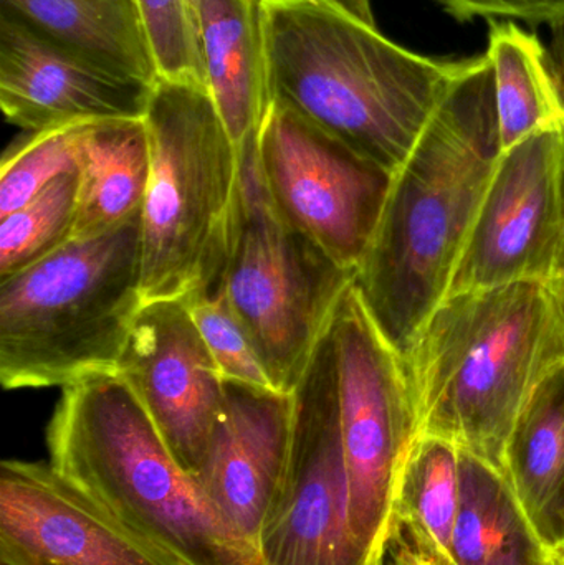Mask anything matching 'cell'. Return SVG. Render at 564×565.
<instances>
[{
    "instance_id": "3957f363",
    "label": "cell",
    "mask_w": 564,
    "mask_h": 565,
    "mask_svg": "<svg viewBox=\"0 0 564 565\" xmlns=\"http://www.w3.org/2000/svg\"><path fill=\"white\" fill-rule=\"evenodd\" d=\"M564 362V299L549 281L447 296L404 355L417 437L450 441L503 471L513 428Z\"/></svg>"
},
{
    "instance_id": "d6a6232c",
    "label": "cell",
    "mask_w": 564,
    "mask_h": 565,
    "mask_svg": "<svg viewBox=\"0 0 564 565\" xmlns=\"http://www.w3.org/2000/svg\"><path fill=\"white\" fill-rule=\"evenodd\" d=\"M550 565H564V559H562V557H558V556H553V554H552V559H550Z\"/></svg>"
},
{
    "instance_id": "5bb4252c",
    "label": "cell",
    "mask_w": 564,
    "mask_h": 565,
    "mask_svg": "<svg viewBox=\"0 0 564 565\" xmlns=\"http://www.w3.org/2000/svg\"><path fill=\"white\" fill-rule=\"evenodd\" d=\"M152 86L116 75L0 12V108L25 131L145 119Z\"/></svg>"
},
{
    "instance_id": "52a82bcc",
    "label": "cell",
    "mask_w": 564,
    "mask_h": 565,
    "mask_svg": "<svg viewBox=\"0 0 564 565\" xmlns=\"http://www.w3.org/2000/svg\"><path fill=\"white\" fill-rule=\"evenodd\" d=\"M238 149L241 188L222 288L275 391L291 394L357 271L278 214L258 171L257 138Z\"/></svg>"
},
{
    "instance_id": "1f68e13d",
    "label": "cell",
    "mask_w": 564,
    "mask_h": 565,
    "mask_svg": "<svg viewBox=\"0 0 564 565\" xmlns=\"http://www.w3.org/2000/svg\"><path fill=\"white\" fill-rule=\"evenodd\" d=\"M553 556H558L564 559V513L562 518V524H560V536L556 541V546L552 551Z\"/></svg>"
},
{
    "instance_id": "4fadbf2b",
    "label": "cell",
    "mask_w": 564,
    "mask_h": 565,
    "mask_svg": "<svg viewBox=\"0 0 564 565\" xmlns=\"http://www.w3.org/2000/svg\"><path fill=\"white\" fill-rule=\"evenodd\" d=\"M2 565H178L70 487L46 461L0 467Z\"/></svg>"
},
{
    "instance_id": "d6986e66",
    "label": "cell",
    "mask_w": 564,
    "mask_h": 565,
    "mask_svg": "<svg viewBox=\"0 0 564 565\" xmlns=\"http://www.w3.org/2000/svg\"><path fill=\"white\" fill-rule=\"evenodd\" d=\"M0 12L116 75L158 82L129 0H0Z\"/></svg>"
},
{
    "instance_id": "e0dca14e",
    "label": "cell",
    "mask_w": 564,
    "mask_h": 565,
    "mask_svg": "<svg viewBox=\"0 0 564 565\" xmlns=\"http://www.w3.org/2000/svg\"><path fill=\"white\" fill-rule=\"evenodd\" d=\"M76 164L78 207L72 241H85L141 211L151 172L145 119L86 122Z\"/></svg>"
},
{
    "instance_id": "9a60e30c",
    "label": "cell",
    "mask_w": 564,
    "mask_h": 565,
    "mask_svg": "<svg viewBox=\"0 0 564 565\" xmlns=\"http://www.w3.org/2000/svg\"><path fill=\"white\" fill-rule=\"evenodd\" d=\"M291 431L294 395L225 381L224 415L195 478L232 530L257 551L284 493Z\"/></svg>"
},
{
    "instance_id": "cb8c5ba5",
    "label": "cell",
    "mask_w": 564,
    "mask_h": 565,
    "mask_svg": "<svg viewBox=\"0 0 564 565\" xmlns=\"http://www.w3.org/2000/svg\"><path fill=\"white\" fill-rule=\"evenodd\" d=\"M158 79L207 89L191 0H129ZM209 92V89H207Z\"/></svg>"
},
{
    "instance_id": "6da1fadb",
    "label": "cell",
    "mask_w": 564,
    "mask_h": 565,
    "mask_svg": "<svg viewBox=\"0 0 564 565\" xmlns=\"http://www.w3.org/2000/svg\"><path fill=\"white\" fill-rule=\"evenodd\" d=\"M500 149L492 66L470 56L409 158L394 172L354 286L406 355L450 282L492 182Z\"/></svg>"
},
{
    "instance_id": "4316f807",
    "label": "cell",
    "mask_w": 564,
    "mask_h": 565,
    "mask_svg": "<svg viewBox=\"0 0 564 565\" xmlns=\"http://www.w3.org/2000/svg\"><path fill=\"white\" fill-rule=\"evenodd\" d=\"M459 22L513 20L529 25L564 26V0H437Z\"/></svg>"
},
{
    "instance_id": "2e32d148",
    "label": "cell",
    "mask_w": 564,
    "mask_h": 565,
    "mask_svg": "<svg viewBox=\"0 0 564 565\" xmlns=\"http://www.w3.org/2000/svg\"><path fill=\"white\" fill-rule=\"evenodd\" d=\"M209 95L237 148L270 108L262 0H191Z\"/></svg>"
},
{
    "instance_id": "277c9868",
    "label": "cell",
    "mask_w": 564,
    "mask_h": 565,
    "mask_svg": "<svg viewBox=\"0 0 564 565\" xmlns=\"http://www.w3.org/2000/svg\"><path fill=\"white\" fill-rule=\"evenodd\" d=\"M49 463L89 503L178 565H264L181 467L116 374L63 387Z\"/></svg>"
},
{
    "instance_id": "603a6c76",
    "label": "cell",
    "mask_w": 564,
    "mask_h": 565,
    "mask_svg": "<svg viewBox=\"0 0 564 565\" xmlns=\"http://www.w3.org/2000/svg\"><path fill=\"white\" fill-rule=\"evenodd\" d=\"M78 207V168L53 181L23 207L0 217V280L72 242Z\"/></svg>"
},
{
    "instance_id": "f546056e",
    "label": "cell",
    "mask_w": 564,
    "mask_h": 565,
    "mask_svg": "<svg viewBox=\"0 0 564 565\" xmlns=\"http://www.w3.org/2000/svg\"><path fill=\"white\" fill-rule=\"evenodd\" d=\"M330 2L337 3V6L343 7V9L350 10V12L357 13V15L363 17V19L374 20L370 0H330Z\"/></svg>"
},
{
    "instance_id": "83f0119b",
    "label": "cell",
    "mask_w": 564,
    "mask_h": 565,
    "mask_svg": "<svg viewBox=\"0 0 564 565\" xmlns=\"http://www.w3.org/2000/svg\"><path fill=\"white\" fill-rule=\"evenodd\" d=\"M390 531L393 533V536L400 541L401 546L404 547L407 556H409L411 563L414 565H454L450 563L449 557L444 556L439 551L414 540L400 524H391Z\"/></svg>"
},
{
    "instance_id": "7c38bea8",
    "label": "cell",
    "mask_w": 564,
    "mask_h": 565,
    "mask_svg": "<svg viewBox=\"0 0 564 565\" xmlns=\"http://www.w3.org/2000/svg\"><path fill=\"white\" fill-rule=\"evenodd\" d=\"M169 450L198 477L225 411V381L184 299L142 306L116 365Z\"/></svg>"
},
{
    "instance_id": "7a4b0ae2",
    "label": "cell",
    "mask_w": 564,
    "mask_h": 565,
    "mask_svg": "<svg viewBox=\"0 0 564 565\" xmlns=\"http://www.w3.org/2000/svg\"><path fill=\"white\" fill-rule=\"evenodd\" d=\"M272 102L393 175L469 58L421 55L330 0H262Z\"/></svg>"
},
{
    "instance_id": "ba28073f",
    "label": "cell",
    "mask_w": 564,
    "mask_h": 565,
    "mask_svg": "<svg viewBox=\"0 0 564 565\" xmlns=\"http://www.w3.org/2000/svg\"><path fill=\"white\" fill-rule=\"evenodd\" d=\"M330 332L351 533L373 565L390 533L397 477L417 438L416 412L404 358L371 318L354 282L338 305Z\"/></svg>"
},
{
    "instance_id": "4dcf8cb0",
    "label": "cell",
    "mask_w": 564,
    "mask_h": 565,
    "mask_svg": "<svg viewBox=\"0 0 564 565\" xmlns=\"http://www.w3.org/2000/svg\"><path fill=\"white\" fill-rule=\"evenodd\" d=\"M553 285L558 288L560 295H562L564 299V235L562 242V250H560L558 270H556V277L555 280H553Z\"/></svg>"
},
{
    "instance_id": "ffe728a7",
    "label": "cell",
    "mask_w": 564,
    "mask_h": 565,
    "mask_svg": "<svg viewBox=\"0 0 564 565\" xmlns=\"http://www.w3.org/2000/svg\"><path fill=\"white\" fill-rule=\"evenodd\" d=\"M503 473L552 553L564 513V362L523 408L507 445Z\"/></svg>"
},
{
    "instance_id": "484cf974",
    "label": "cell",
    "mask_w": 564,
    "mask_h": 565,
    "mask_svg": "<svg viewBox=\"0 0 564 565\" xmlns=\"http://www.w3.org/2000/svg\"><path fill=\"white\" fill-rule=\"evenodd\" d=\"M185 302L224 381L274 388L251 334L235 315L222 286L217 291Z\"/></svg>"
},
{
    "instance_id": "5b68a950",
    "label": "cell",
    "mask_w": 564,
    "mask_h": 565,
    "mask_svg": "<svg viewBox=\"0 0 564 565\" xmlns=\"http://www.w3.org/2000/svg\"><path fill=\"white\" fill-rule=\"evenodd\" d=\"M141 211L0 280V381L7 391L68 387L116 374L145 306Z\"/></svg>"
},
{
    "instance_id": "f1b7e54d",
    "label": "cell",
    "mask_w": 564,
    "mask_h": 565,
    "mask_svg": "<svg viewBox=\"0 0 564 565\" xmlns=\"http://www.w3.org/2000/svg\"><path fill=\"white\" fill-rule=\"evenodd\" d=\"M549 50L550 62H552V68L555 72L556 83H558L564 102V26L553 29V43Z\"/></svg>"
},
{
    "instance_id": "d4e9b609",
    "label": "cell",
    "mask_w": 564,
    "mask_h": 565,
    "mask_svg": "<svg viewBox=\"0 0 564 565\" xmlns=\"http://www.w3.org/2000/svg\"><path fill=\"white\" fill-rule=\"evenodd\" d=\"M85 125L33 132L6 152L0 168V217L23 207L53 181L78 168V138Z\"/></svg>"
},
{
    "instance_id": "9c48e42d",
    "label": "cell",
    "mask_w": 564,
    "mask_h": 565,
    "mask_svg": "<svg viewBox=\"0 0 564 565\" xmlns=\"http://www.w3.org/2000/svg\"><path fill=\"white\" fill-rule=\"evenodd\" d=\"M291 395L290 465L284 493L258 544L262 563L368 565L351 533L337 358L330 329Z\"/></svg>"
},
{
    "instance_id": "30bf717a",
    "label": "cell",
    "mask_w": 564,
    "mask_h": 565,
    "mask_svg": "<svg viewBox=\"0 0 564 565\" xmlns=\"http://www.w3.org/2000/svg\"><path fill=\"white\" fill-rule=\"evenodd\" d=\"M257 164L278 214L357 271L393 175L277 102L258 132Z\"/></svg>"
},
{
    "instance_id": "44dd1931",
    "label": "cell",
    "mask_w": 564,
    "mask_h": 565,
    "mask_svg": "<svg viewBox=\"0 0 564 565\" xmlns=\"http://www.w3.org/2000/svg\"><path fill=\"white\" fill-rule=\"evenodd\" d=\"M487 39L503 154L535 132L562 128L564 102L539 35L513 20H489Z\"/></svg>"
},
{
    "instance_id": "7402d4cb",
    "label": "cell",
    "mask_w": 564,
    "mask_h": 565,
    "mask_svg": "<svg viewBox=\"0 0 564 565\" xmlns=\"http://www.w3.org/2000/svg\"><path fill=\"white\" fill-rule=\"evenodd\" d=\"M459 498V448L444 438L417 437L397 477L391 523L449 557Z\"/></svg>"
},
{
    "instance_id": "8fae6325",
    "label": "cell",
    "mask_w": 564,
    "mask_h": 565,
    "mask_svg": "<svg viewBox=\"0 0 564 565\" xmlns=\"http://www.w3.org/2000/svg\"><path fill=\"white\" fill-rule=\"evenodd\" d=\"M564 235V126L503 152L447 296L553 282Z\"/></svg>"
},
{
    "instance_id": "ac0fdd59",
    "label": "cell",
    "mask_w": 564,
    "mask_h": 565,
    "mask_svg": "<svg viewBox=\"0 0 564 565\" xmlns=\"http://www.w3.org/2000/svg\"><path fill=\"white\" fill-rule=\"evenodd\" d=\"M460 498L449 559L454 565H550L552 553L509 478L460 450Z\"/></svg>"
},
{
    "instance_id": "8992f818",
    "label": "cell",
    "mask_w": 564,
    "mask_h": 565,
    "mask_svg": "<svg viewBox=\"0 0 564 565\" xmlns=\"http://www.w3.org/2000/svg\"><path fill=\"white\" fill-rule=\"evenodd\" d=\"M145 122L151 172L141 207L142 299L188 301L222 286L241 149L199 86L158 79Z\"/></svg>"
}]
</instances>
